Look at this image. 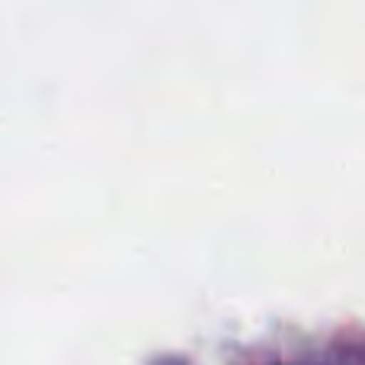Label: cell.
Here are the masks:
<instances>
[]
</instances>
